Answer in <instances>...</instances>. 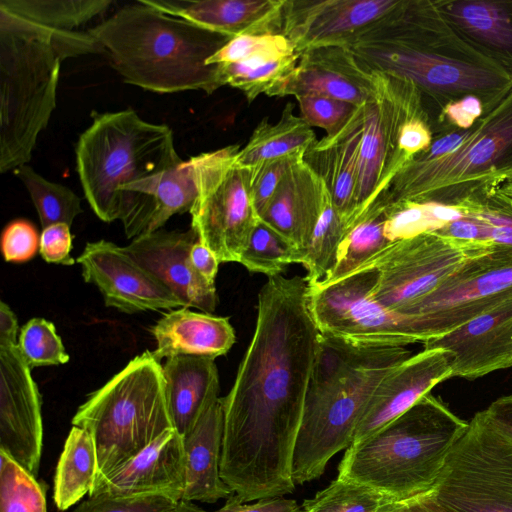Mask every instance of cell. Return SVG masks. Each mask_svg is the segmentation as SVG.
<instances>
[{
  "label": "cell",
  "instance_id": "f5cc1de1",
  "mask_svg": "<svg viewBox=\"0 0 512 512\" xmlns=\"http://www.w3.org/2000/svg\"><path fill=\"white\" fill-rule=\"evenodd\" d=\"M70 226L56 223L43 228L40 235L39 253L48 263L73 265L76 261L70 255L72 249Z\"/></svg>",
  "mask_w": 512,
  "mask_h": 512
},
{
  "label": "cell",
  "instance_id": "ffe728a7",
  "mask_svg": "<svg viewBox=\"0 0 512 512\" xmlns=\"http://www.w3.org/2000/svg\"><path fill=\"white\" fill-rule=\"evenodd\" d=\"M452 378V354L424 348L395 367L376 388L356 427L352 445L372 436L410 409L439 383Z\"/></svg>",
  "mask_w": 512,
  "mask_h": 512
},
{
  "label": "cell",
  "instance_id": "9a60e30c",
  "mask_svg": "<svg viewBox=\"0 0 512 512\" xmlns=\"http://www.w3.org/2000/svg\"><path fill=\"white\" fill-rule=\"evenodd\" d=\"M512 290V252L471 260L407 313L420 343L442 336L497 304Z\"/></svg>",
  "mask_w": 512,
  "mask_h": 512
},
{
  "label": "cell",
  "instance_id": "3957f363",
  "mask_svg": "<svg viewBox=\"0 0 512 512\" xmlns=\"http://www.w3.org/2000/svg\"><path fill=\"white\" fill-rule=\"evenodd\" d=\"M88 31H58L0 9V172L31 159L56 107L62 60L99 54Z\"/></svg>",
  "mask_w": 512,
  "mask_h": 512
},
{
  "label": "cell",
  "instance_id": "6125c7cd",
  "mask_svg": "<svg viewBox=\"0 0 512 512\" xmlns=\"http://www.w3.org/2000/svg\"><path fill=\"white\" fill-rule=\"evenodd\" d=\"M299 512H306V511H304V510H300Z\"/></svg>",
  "mask_w": 512,
  "mask_h": 512
},
{
  "label": "cell",
  "instance_id": "7a4b0ae2",
  "mask_svg": "<svg viewBox=\"0 0 512 512\" xmlns=\"http://www.w3.org/2000/svg\"><path fill=\"white\" fill-rule=\"evenodd\" d=\"M344 47L367 68L411 81L432 125L452 101L476 96L487 114L512 89V77L464 42L434 0H400Z\"/></svg>",
  "mask_w": 512,
  "mask_h": 512
},
{
  "label": "cell",
  "instance_id": "f1b7e54d",
  "mask_svg": "<svg viewBox=\"0 0 512 512\" xmlns=\"http://www.w3.org/2000/svg\"><path fill=\"white\" fill-rule=\"evenodd\" d=\"M224 411L222 397L183 438V501L216 503L233 495L220 475Z\"/></svg>",
  "mask_w": 512,
  "mask_h": 512
},
{
  "label": "cell",
  "instance_id": "b9f144b4",
  "mask_svg": "<svg viewBox=\"0 0 512 512\" xmlns=\"http://www.w3.org/2000/svg\"><path fill=\"white\" fill-rule=\"evenodd\" d=\"M396 502L365 485L336 478L311 499L303 501L306 512H378L385 504Z\"/></svg>",
  "mask_w": 512,
  "mask_h": 512
},
{
  "label": "cell",
  "instance_id": "484cf974",
  "mask_svg": "<svg viewBox=\"0 0 512 512\" xmlns=\"http://www.w3.org/2000/svg\"><path fill=\"white\" fill-rule=\"evenodd\" d=\"M364 126V104L356 107L334 134L317 140L305 153V162L323 180L334 206L347 223H355L359 151Z\"/></svg>",
  "mask_w": 512,
  "mask_h": 512
},
{
  "label": "cell",
  "instance_id": "ab89813d",
  "mask_svg": "<svg viewBox=\"0 0 512 512\" xmlns=\"http://www.w3.org/2000/svg\"><path fill=\"white\" fill-rule=\"evenodd\" d=\"M304 251L260 220L239 263L249 272L269 278L281 275L291 264H301Z\"/></svg>",
  "mask_w": 512,
  "mask_h": 512
},
{
  "label": "cell",
  "instance_id": "680465c9",
  "mask_svg": "<svg viewBox=\"0 0 512 512\" xmlns=\"http://www.w3.org/2000/svg\"><path fill=\"white\" fill-rule=\"evenodd\" d=\"M408 512H456L436 500L430 492L406 501Z\"/></svg>",
  "mask_w": 512,
  "mask_h": 512
},
{
  "label": "cell",
  "instance_id": "8fae6325",
  "mask_svg": "<svg viewBox=\"0 0 512 512\" xmlns=\"http://www.w3.org/2000/svg\"><path fill=\"white\" fill-rule=\"evenodd\" d=\"M431 493L456 512H512V438L476 413Z\"/></svg>",
  "mask_w": 512,
  "mask_h": 512
},
{
  "label": "cell",
  "instance_id": "f546056e",
  "mask_svg": "<svg viewBox=\"0 0 512 512\" xmlns=\"http://www.w3.org/2000/svg\"><path fill=\"white\" fill-rule=\"evenodd\" d=\"M162 369L172 425L184 437L219 399L220 383L215 359L173 356L166 359Z\"/></svg>",
  "mask_w": 512,
  "mask_h": 512
},
{
  "label": "cell",
  "instance_id": "681fc988",
  "mask_svg": "<svg viewBox=\"0 0 512 512\" xmlns=\"http://www.w3.org/2000/svg\"><path fill=\"white\" fill-rule=\"evenodd\" d=\"M486 115L484 104L476 96H465L445 105L433 122L434 136L448 130H468Z\"/></svg>",
  "mask_w": 512,
  "mask_h": 512
},
{
  "label": "cell",
  "instance_id": "7c38bea8",
  "mask_svg": "<svg viewBox=\"0 0 512 512\" xmlns=\"http://www.w3.org/2000/svg\"><path fill=\"white\" fill-rule=\"evenodd\" d=\"M494 249L491 243L463 241L435 232L391 242L368 262L376 269L374 297L389 311L407 318L415 304L456 271Z\"/></svg>",
  "mask_w": 512,
  "mask_h": 512
},
{
  "label": "cell",
  "instance_id": "ba28073f",
  "mask_svg": "<svg viewBox=\"0 0 512 512\" xmlns=\"http://www.w3.org/2000/svg\"><path fill=\"white\" fill-rule=\"evenodd\" d=\"M73 426L93 438L98 478L110 474L168 429L163 369L151 351L134 357L78 407Z\"/></svg>",
  "mask_w": 512,
  "mask_h": 512
},
{
  "label": "cell",
  "instance_id": "e0dca14e",
  "mask_svg": "<svg viewBox=\"0 0 512 512\" xmlns=\"http://www.w3.org/2000/svg\"><path fill=\"white\" fill-rule=\"evenodd\" d=\"M76 262L85 282L97 287L107 307L127 314L184 307L125 247L107 240L88 242Z\"/></svg>",
  "mask_w": 512,
  "mask_h": 512
},
{
  "label": "cell",
  "instance_id": "ac0fdd59",
  "mask_svg": "<svg viewBox=\"0 0 512 512\" xmlns=\"http://www.w3.org/2000/svg\"><path fill=\"white\" fill-rule=\"evenodd\" d=\"M399 3L400 0H285L281 34L298 54L324 46H345Z\"/></svg>",
  "mask_w": 512,
  "mask_h": 512
},
{
  "label": "cell",
  "instance_id": "7402d4cb",
  "mask_svg": "<svg viewBox=\"0 0 512 512\" xmlns=\"http://www.w3.org/2000/svg\"><path fill=\"white\" fill-rule=\"evenodd\" d=\"M299 60L274 96L316 94L359 106L376 91L375 72L344 46H324L299 54Z\"/></svg>",
  "mask_w": 512,
  "mask_h": 512
},
{
  "label": "cell",
  "instance_id": "816d5d0a",
  "mask_svg": "<svg viewBox=\"0 0 512 512\" xmlns=\"http://www.w3.org/2000/svg\"><path fill=\"white\" fill-rule=\"evenodd\" d=\"M300 507L293 499L283 497L258 500L247 504L240 502L234 495L230 496L224 506L214 511H207L194 502L180 500L174 512H299Z\"/></svg>",
  "mask_w": 512,
  "mask_h": 512
},
{
  "label": "cell",
  "instance_id": "f35d334b",
  "mask_svg": "<svg viewBox=\"0 0 512 512\" xmlns=\"http://www.w3.org/2000/svg\"><path fill=\"white\" fill-rule=\"evenodd\" d=\"M37 210L42 228L56 223L72 225L82 213L80 198L68 187L46 180L28 165L14 170Z\"/></svg>",
  "mask_w": 512,
  "mask_h": 512
},
{
  "label": "cell",
  "instance_id": "db71d44e",
  "mask_svg": "<svg viewBox=\"0 0 512 512\" xmlns=\"http://www.w3.org/2000/svg\"><path fill=\"white\" fill-rule=\"evenodd\" d=\"M435 233L463 241L490 243L488 225L470 216L452 221Z\"/></svg>",
  "mask_w": 512,
  "mask_h": 512
},
{
  "label": "cell",
  "instance_id": "bcb514c9",
  "mask_svg": "<svg viewBox=\"0 0 512 512\" xmlns=\"http://www.w3.org/2000/svg\"><path fill=\"white\" fill-rule=\"evenodd\" d=\"M267 51L296 52L290 40L281 33L243 35L230 39L207 60V64L219 65L239 62Z\"/></svg>",
  "mask_w": 512,
  "mask_h": 512
},
{
  "label": "cell",
  "instance_id": "30bf717a",
  "mask_svg": "<svg viewBox=\"0 0 512 512\" xmlns=\"http://www.w3.org/2000/svg\"><path fill=\"white\" fill-rule=\"evenodd\" d=\"M239 145L190 158L197 189L191 228L219 263L240 262L260 221L252 198L251 168L239 165Z\"/></svg>",
  "mask_w": 512,
  "mask_h": 512
},
{
  "label": "cell",
  "instance_id": "6da1fadb",
  "mask_svg": "<svg viewBox=\"0 0 512 512\" xmlns=\"http://www.w3.org/2000/svg\"><path fill=\"white\" fill-rule=\"evenodd\" d=\"M320 338L305 277H269L253 337L222 397L220 475L240 502L295 489L293 456Z\"/></svg>",
  "mask_w": 512,
  "mask_h": 512
},
{
  "label": "cell",
  "instance_id": "44dd1931",
  "mask_svg": "<svg viewBox=\"0 0 512 512\" xmlns=\"http://www.w3.org/2000/svg\"><path fill=\"white\" fill-rule=\"evenodd\" d=\"M196 241L198 236L192 228L185 232L159 229L134 238L125 249L184 307L211 314L218 304V296L215 284L197 273L190 262V250Z\"/></svg>",
  "mask_w": 512,
  "mask_h": 512
},
{
  "label": "cell",
  "instance_id": "be15d7a7",
  "mask_svg": "<svg viewBox=\"0 0 512 512\" xmlns=\"http://www.w3.org/2000/svg\"><path fill=\"white\" fill-rule=\"evenodd\" d=\"M506 202V201H505ZM509 204V203H508ZM510 205V204H509ZM512 206V205H511Z\"/></svg>",
  "mask_w": 512,
  "mask_h": 512
},
{
  "label": "cell",
  "instance_id": "277c9868",
  "mask_svg": "<svg viewBox=\"0 0 512 512\" xmlns=\"http://www.w3.org/2000/svg\"><path fill=\"white\" fill-rule=\"evenodd\" d=\"M412 354L405 346H358L321 335L294 450L295 485L319 478L350 447L376 388Z\"/></svg>",
  "mask_w": 512,
  "mask_h": 512
},
{
  "label": "cell",
  "instance_id": "d6a6232c",
  "mask_svg": "<svg viewBox=\"0 0 512 512\" xmlns=\"http://www.w3.org/2000/svg\"><path fill=\"white\" fill-rule=\"evenodd\" d=\"M293 108L292 103H287L274 124L263 119L246 145L236 154V162L254 168L281 156L307 152L317 139L311 126L302 117L295 115Z\"/></svg>",
  "mask_w": 512,
  "mask_h": 512
},
{
  "label": "cell",
  "instance_id": "8d00e7d4",
  "mask_svg": "<svg viewBox=\"0 0 512 512\" xmlns=\"http://www.w3.org/2000/svg\"><path fill=\"white\" fill-rule=\"evenodd\" d=\"M349 232L338 214L329 190L325 189L322 213L304 251L301 264L309 286L326 282L332 274L341 243Z\"/></svg>",
  "mask_w": 512,
  "mask_h": 512
},
{
  "label": "cell",
  "instance_id": "d590c367",
  "mask_svg": "<svg viewBox=\"0 0 512 512\" xmlns=\"http://www.w3.org/2000/svg\"><path fill=\"white\" fill-rule=\"evenodd\" d=\"M112 3L111 0H1L0 9L49 29L78 31Z\"/></svg>",
  "mask_w": 512,
  "mask_h": 512
},
{
  "label": "cell",
  "instance_id": "f6af8a7d",
  "mask_svg": "<svg viewBox=\"0 0 512 512\" xmlns=\"http://www.w3.org/2000/svg\"><path fill=\"white\" fill-rule=\"evenodd\" d=\"M178 500L166 494L89 497L73 512H174Z\"/></svg>",
  "mask_w": 512,
  "mask_h": 512
},
{
  "label": "cell",
  "instance_id": "cb8c5ba5",
  "mask_svg": "<svg viewBox=\"0 0 512 512\" xmlns=\"http://www.w3.org/2000/svg\"><path fill=\"white\" fill-rule=\"evenodd\" d=\"M196 197L189 161L127 186L122 193L120 216L127 238L157 231L173 215L190 212Z\"/></svg>",
  "mask_w": 512,
  "mask_h": 512
},
{
  "label": "cell",
  "instance_id": "603a6c76",
  "mask_svg": "<svg viewBox=\"0 0 512 512\" xmlns=\"http://www.w3.org/2000/svg\"><path fill=\"white\" fill-rule=\"evenodd\" d=\"M183 490V438L172 428L99 478L89 497L166 494L180 501Z\"/></svg>",
  "mask_w": 512,
  "mask_h": 512
},
{
  "label": "cell",
  "instance_id": "f907efd6",
  "mask_svg": "<svg viewBox=\"0 0 512 512\" xmlns=\"http://www.w3.org/2000/svg\"><path fill=\"white\" fill-rule=\"evenodd\" d=\"M39 243L38 233L30 222L15 220L2 233V254L6 262H26L35 256Z\"/></svg>",
  "mask_w": 512,
  "mask_h": 512
},
{
  "label": "cell",
  "instance_id": "74e56055",
  "mask_svg": "<svg viewBox=\"0 0 512 512\" xmlns=\"http://www.w3.org/2000/svg\"><path fill=\"white\" fill-rule=\"evenodd\" d=\"M384 210L385 236L390 242L437 232L464 217L459 206L435 202L399 201L384 204Z\"/></svg>",
  "mask_w": 512,
  "mask_h": 512
},
{
  "label": "cell",
  "instance_id": "94428289",
  "mask_svg": "<svg viewBox=\"0 0 512 512\" xmlns=\"http://www.w3.org/2000/svg\"><path fill=\"white\" fill-rule=\"evenodd\" d=\"M378 512H408L406 501L389 502Z\"/></svg>",
  "mask_w": 512,
  "mask_h": 512
},
{
  "label": "cell",
  "instance_id": "52a82bcc",
  "mask_svg": "<svg viewBox=\"0 0 512 512\" xmlns=\"http://www.w3.org/2000/svg\"><path fill=\"white\" fill-rule=\"evenodd\" d=\"M76 169L86 200L99 219L121 216L123 190L183 162L173 132L132 109L96 114L75 146Z\"/></svg>",
  "mask_w": 512,
  "mask_h": 512
},
{
  "label": "cell",
  "instance_id": "11a10c76",
  "mask_svg": "<svg viewBox=\"0 0 512 512\" xmlns=\"http://www.w3.org/2000/svg\"><path fill=\"white\" fill-rule=\"evenodd\" d=\"M189 256L195 271L208 282L215 284L220 263L212 251L198 240L192 246Z\"/></svg>",
  "mask_w": 512,
  "mask_h": 512
},
{
  "label": "cell",
  "instance_id": "4316f807",
  "mask_svg": "<svg viewBox=\"0 0 512 512\" xmlns=\"http://www.w3.org/2000/svg\"><path fill=\"white\" fill-rule=\"evenodd\" d=\"M454 32L512 77V0H434Z\"/></svg>",
  "mask_w": 512,
  "mask_h": 512
},
{
  "label": "cell",
  "instance_id": "83f0119b",
  "mask_svg": "<svg viewBox=\"0 0 512 512\" xmlns=\"http://www.w3.org/2000/svg\"><path fill=\"white\" fill-rule=\"evenodd\" d=\"M325 189L302 159L286 173L260 220L305 250L322 213Z\"/></svg>",
  "mask_w": 512,
  "mask_h": 512
},
{
  "label": "cell",
  "instance_id": "9c48e42d",
  "mask_svg": "<svg viewBox=\"0 0 512 512\" xmlns=\"http://www.w3.org/2000/svg\"><path fill=\"white\" fill-rule=\"evenodd\" d=\"M512 180V89L469 129L462 145L434 160L412 158L395 176L384 204L399 201L458 206Z\"/></svg>",
  "mask_w": 512,
  "mask_h": 512
},
{
  "label": "cell",
  "instance_id": "60d3db41",
  "mask_svg": "<svg viewBox=\"0 0 512 512\" xmlns=\"http://www.w3.org/2000/svg\"><path fill=\"white\" fill-rule=\"evenodd\" d=\"M0 512H47L44 487L34 475L1 450Z\"/></svg>",
  "mask_w": 512,
  "mask_h": 512
},
{
  "label": "cell",
  "instance_id": "e575fe53",
  "mask_svg": "<svg viewBox=\"0 0 512 512\" xmlns=\"http://www.w3.org/2000/svg\"><path fill=\"white\" fill-rule=\"evenodd\" d=\"M390 243L385 236L384 204L377 201L349 230L340 245L332 274L321 284L332 283L353 273L375 258Z\"/></svg>",
  "mask_w": 512,
  "mask_h": 512
},
{
  "label": "cell",
  "instance_id": "5b68a950",
  "mask_svg": "<svg viewBox=\"0 0 512 512\" xmlns=\"http://www.w3.org/2000/svg\"><path fill=\"white\" fill-rule=\"evenodd\" d=\"M111 66L128 84L157 93L222 86L207 60L231 38L168 15L139 0L90 28Z\"/></svg>",
  "mask_w": 512,
  "mask_h": 512
},
{
  "label": "cell",
  "instance_id": "5bb4252c",
  "mask_svg": "<svg viewBox=\"0 0 512 512\" xmlns=\"http://www.w3.org/2000/svg\"><path fill=\"white\" fill-rule=\"evenodd\" d=\"M373 71L376 91L364 104L355 222L385 194L407 164L399 150L402 126L408 118L426 109L420 91L411 81Z\"/></svg>",
  "mask_w": 512,
  "mask_h": 512
},
{
  "label": "cell",
  "instance_id": "1f68e13d",
  "mask_svg": "<svg viewBox=\"0 0 512 512\" xmlns=\"http://www.w3.org/2000/svg\"><path fill=\"white\" fill-rule=\"evenodd\" d=\"M99 475L98 457L92 436L73 426L60 454L53 486L56 507L65 511L93 490Z\"/></svg>",
  "mask_w": 512,
  "mask_h": 512
},
{
  "label": "cell",
  "instance_id": "4fadbf2b",
  "mask_svg": "<svg viewBox=\"0 0 512 512\" xmlns=\"http://www.w3.org/2000/svg\"><path fill=\"white\" fill-rule=\"evenodd\" d=\"M376 269L366 264L332 283L308 285V301L321 335L358 346L420 343L411 318L395 314L374 297Z\"/></svg>",
  "mask_w": 512,
  "mask_h": 512
},
{
  "label": "cell",
  "instance_id": "2e32d148",
  "mask_svg": "<svg viewBox=\"0 0 512 512\" xmlns=\"http://www.w3.org/2000/svg\"><path fill=\"white\" fill-rule=\"evenodd\" d=\"M42 401L17 343L0 342V450L37 477L43 447Z\"/></svg>",
  "mask_w": 512,
  "mask_h": 512
},
{
  "label": "cell",
  "instance_id": "d4e9b609",
  "mask_svg": "<svg viewBox=\"0 0 512 512\" xmlns=\"http://www.w3.org/2000/svg\"><path fill=\"white\" fill-rule=\"evenodd\" d=\"M171 16L229 38L278 34L285 0H143Z\"/></svg>",
  "mask_w": 512,
  "mask_h": 512
},
{
  "label": "cell",
  "instance_id": "ee69618b",
  "mask_svg": "<svg viewBox=\"0 0 512 512\" xmlns=\"http://www.w3.org/2000/svg\"><path fill=\"white\" fill-rule=\"evenodd\" d=\"M464 216L474 217L489 227V242L498 250L512 252V206L491 192L477 194L460 205Z\"/></svg>",
  "mask_w": 512,
  "mask_h": 512
},
{
  "label": "cell",
  "instance_id": "4dcf8cb0",
  "mask_svg": "<svg viewBox=\"0 0 512 512\" xmlns=\"http://www.w3.org/2000/svg\"><path fill=\"white\" fill-rule=\"evenodd\" d=\"M156 340L152 351L157 360L179 355L215 359L225 355L236 341L235 330L228 317L194 312L186 307L163 315L152 327Z\"/></svg>",
  "mask_w": 512,
  "mask_h": 512
},
{
  "label": "cell",
  "instance_id": "7bdbcfd3",
  "mask_svg": "<svg viewBox=\"0 0 512 512\" xmlns=\"http://www.w3.org/2000/svg\"><path fill=\"white\" fill-rule=\"evenodd\" d=\"M17 345L31 369L58 366L69 361V354L55 325L44 318H32L24 324L20 329Z\"/></svg>",
  "mask_w": 512,
  "mask_h": 512
},
{
  "label": "cell",
  "instance_id": "836d02e7",
  "mask_svg": "<svg viewBox=\"0 0 512 512\" xmlns=\"http://www.w3.org/2000/svg\"><path fill=\"white\" fill-rule=\"evenodd\" d=\"M299 54L277 51L262 52L244 60L218 65L223 85L239 89L251 103L260 94L274 96L295 69Z\"/></svg>",
  "mask_w": 512,
  "mask_h": 512
},
{
  "label": "cell",
  "instance_id": "91938a15",
  "mask_svg": "<svg viewBox=\"0 0 512 512\" xmlns=\"http://www.w3.org/2000/svg\"><path fill=\"white\" fill-rule=\"evenodd\" d=\"M493 193L512 205V180L507 181L495 188Z\"/></svg>",
  "mask_w": 512,
  "mask_h": 512
},
{
  "label": "cell",
  "instance_id": "d6986e66",
  "mask_svg": "<svg viewBox=\"0 0 512 512\" xmlns=\"http://www.w3.org/2000/svg\"><path fill=\"white\" fill-rule=\"evenodd\" d=\"M452 354V377L476 379L512 367V290L494 306L423 343Z\"/></svg>",
  "mask_w": 512,
  "mask_h": 512
},
{
  "label": "cell",
  "instance_id": "9f6ffc18",
  "mask_svg": "<svg viewBox=\"0 0 512 512\" xmlns=\"http://www.w3.org/2000/svg\"><path fill=\"white\" fill-rule=\"evenodd\" d=\"M483 413L493 426L512 438V394L496 399Z\"/></svg>",
  "mask_w": 512,
  "mask_h": 512
},
{
  "label": "cell",
  "instance_id": "8992f818",
  "mask_svg": "<svg viewBox=\"0 0 512 512\" xmlns=\"http://www.w3.org/2000/svg\"><path fill=\"white\" fill-rule=\"evenodd\" d=\"M467 427L468 422L430 392L381 430L347 448L337 478L365 485L392 501L426 494Z\"/></svg>",
  "mask_w": 512,
  "mask_h": 512
},
{
  "label": "cell",
  "instance_id": "6f0895ef",
  "mask_svg": "<svg viewBox=\"0 0 512 512\" xmlns=\"http://www.w3.org/2000/svg\"><path fill=\"white\" fill-rule=\"evenodd\" d=\"M18 322L11 308L0 301V342L17 343Z\"/></svg>",
  "mask_w": 512,
  "mask_h": 512
},
{
  "label": "cell",
  "instance_id": "7dc6e473",
  "mask_svg": "<svg viewBox=\"0 0 512 512\" xmlns=\"http://www.w3.org/2000/svg\"><path fill=\"white\" fill-rule=\"evenodd\" d=\"M301 117L310 125L322 128L326 135L336 133L349 119L356 105L336 98L309 94L295 97Z\"/></svg>",
  "mask_w": 512,
  "mask_h": 512
},
{
  "label": "cell",
  "instance_id": "c3c4849f",
  "mask_svg": "<svg viewBox=\"0 0 512 512\" xmlns=\"http://www.w3.org/2000/svg\"><path fill=\"white\" fill-rule=\"evenodd\" d=\"M305 153L295 152L251 168L253 172L252 198L259 218L267 209L286 173L294 164L304 159Z\"/></svg>",
  "mask_w": 512,
  "mask_h": 512
}]
</instances>
